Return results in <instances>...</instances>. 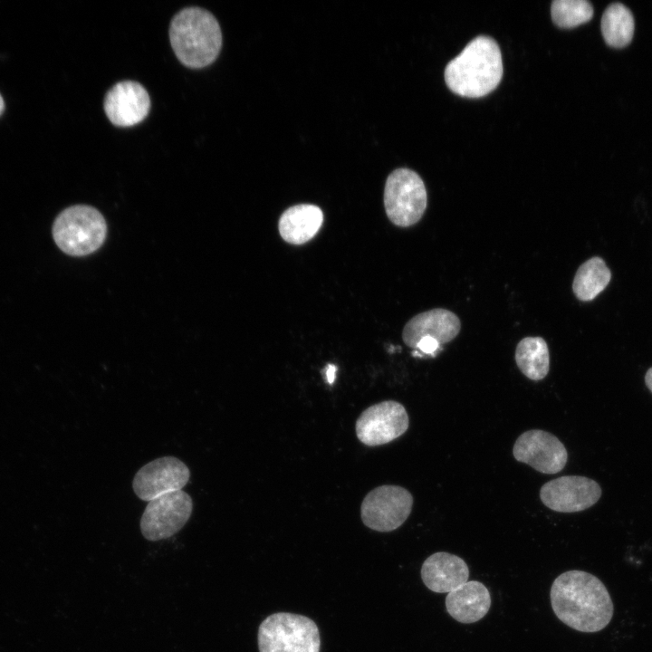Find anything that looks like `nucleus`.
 Wrapping results in <instances>:
<instances>
[{
    "label": "nucleus",
    "mask_w": 652,
    "mask_h": 652,
    "mask_svg": "<svg viewBox=\"0 0 652 652\" xmlns=\"http://www.w3.org/2000/svg\"><path fill=\"white\" fill-rule=\"evenodd\" d=\"M551 604L557 618L580 632H598L610 622L613 603L610 595L594 575L582 570H568L553 581Z\"/></svg>",
    "instance_id": "nucleus-1"
},
{
    "label": "nucleus",
    "mask_w": 652,
    "mask_h": 652,
    "mask_svg": "<svg viewBox=\"0 0 652 652\" xmlns=\"http://www.w3.org/2000/svg\"><path fill=\"white\" fill-rule=\"evenodd\" d=\"M503 76L502 55L497 43L480 35L472 40L446 67L445 81L455 94L483 97L494 91Z\"/></svg>",
    "instance_id": "nucleus-2"
},
{
    "label": "nucleus",
    "mask_w": 652,
    "mask_h": 652,
    "mask_svg": "<svg viewBox=\"0 0 652 652\" xmlns=\"http://www.w3.org/2000/svg\"><path fill=\"white\" fill-rule=\"evenodd\" d=\"M169 39L177 59L187 67L211 64L222 46V33L216 17L200 7H187L171 20Z\"/></svg>",
    "instance_id": "nucleus-3"
},
{
    "label": "nucleus",
    "mask_w": 652,
    "mask_h": 652,
    "mask_svg": "<svg viewBox=\"0 0 652 652\" xmlns=\"http://www.w3.org/2000/svg\"><path fill=\"white\" fill-rule=\"evenodd\" d=\"M57 246L72 256H84L98 250L107 235V224L96 208L75 205L62 210L53 225Z\"/></svg>",
    "instance_id": "nucleus-4"
},
{
    "label": "nucleus",
    "mask_w": 652,
    "mask_h": 652,
    "mask_svg": "<svg viewBox=\"0 0 652 652\" xmlns=\"http://www.w3.org/2000/svg\"><path fill=\"white\" fill-rule=\"evenodd\" d=\"M260 652H320V632L308 617L278 612L268 616L259 626Z\"/></svg>",
    "instance_id": "nucleus-5"
},
{
    "label": "nucleus",
    "mask_w": 652,
    "mask_h": 652,
    "mask_svg": "<svg viewBox=\"0 0 652 652\" xmlns=\"http://www.w3.org/2000/svg\"><path fill=\"white\" fill-rule=\"evenodd\" d=\"M427 205L425 184L415 171L398 168L389 174L384 189V206L395 225L408 227L417 224Z\"/></svg>",
    "instance_id": "nucleus-6"
},
{
    "label": "nucleus",
    "mask_w": 652,
    "mask_h": 652,
    "mask_svg": "<svg viewBox=\"0 0 652 652\" xmlns=\"http://www.w3.org/2000/svg\"><path fill=\"white\" fill-rule=\"evenodd\" d=\"M412 507L409 491L399 485L385 484L368 493L361 503L360 517L369 529L388 532L406 522Z\"/></svg>",
    "instance_id": "nucleus-7"
},
{
    "label": "nucleus",
    "mask_w": 652,
    "mask_h": 652,
    "mask_svg": "<svg viewBox=\"0 0 652 652\" xmlns=\"http://www.w3.org/2000/svg\"><path fill=\"white\" fill-rule=\"evenodd\" d=\"M193 511L191 496L180 490L149 501L140 519L143 537L151 542L169 538L179 532Z\"/></svg>",
    "instance_id": "nucleus-8"
},
{
    "label": "nucleus",
    "mask_w": 652,
    "mask_h": 652,
    "mask_svg": "<svg viewBox=\"0 0 652 652\" xmlns=\"http://www.w3.org/2000/svg\"><path fill=\"white\" fill-rule=\"evenodd\" d=\"M408 426L404 406L395 400H385L366 408L358 417L355 430L362 444L377 446L399 437Z\"/></svg>",
    "instance_id": "nucleus-9"
},
{
    "label": "nucleus",
    "mask_w": 652,
    "mask_h": 652,
    "mask_svg": "<svg viewBox=\"0 0 652 652\" xmlns=\"http://www.w3.org/2000/svg\"><path fill=\"white\" fill-rule=\"evenodd\" d=\"M190 471L175 456H163L143 465L134 475L132 488L142 501L180 491L188 483Z\"/></svg>",
    "instance_id": "nucleus-10"
},
{
    "label": "nucleus",
    "mask_w": 652,
    "mask_h": 652,
    "mask_svg": "<svg viewBox=\"0 0 652 652\" xmlns=\"http://www.w3.org/2000/svg\"><path fill=\"white\" fill-rule=\"evenodd\" d=\"M601 496L599 484L588 477L565 475L545 483L540 498L549 509L559 513H576L595 504Z\"/></svg>",
    "instance_id": "nucleus-11"
},
{
    "label": "nucleus",
    "mask_w": 652,
    "mask_h": 652,
    "mask_svg": "<svg viewBox=\"0 0 652 652\" xmlns=\"http://www.w3.org/2000/svg\"><path fill=\"white\" fill-rule=\"evenodd\" d=\"M513 455L518 462L548 475L561 471L568 460L567 450L558 437L541 429L520 435L514 442Z\"/></svg>",
    "instance_id": "nucleus-12"
},
{
    "label": "nucleus",
    "mask_w": 652,
    "mask_h": 652,
    "mask_svg": "<svg viewBox=\"0 0 652 652\" xmlns=\"http://www.w3.org/2000/svg\"><path fill=\"white\" fill-rule=\"evenodd\" d=\"M104 110L110 122L118 127H129L142 121L150 109L147 90L139 82L123 81L106 93Z\"/></svg>",
    "instance_id": "nucleus-13"
},
{
    "label": "nucleus",
    "mask_w": 652,
    "mask_h": 652,
    "mask_svg": "<svg viewBox=\"0 0 652 652\" xmlns=\"http://www.w3.org/2000/svg\"><path fill=\"white\" fill-rule=\"evenodd\" d=\"M461 322L453 312L436 308L411 318L405 325L402 339L406 345L415 349L423 338H431L443 345L459 333Z\"/></svg>",
    "instance_id": "nucleus-14"
},
{
    "label": "nucleus",
    "mask_w": 652,
    "mask_h": 652,
    "mask_svg": "<svg viewBox=\"0 0 652 652\" xmlns=\"http://www.w3.org/2000/svg\"><path fill=\"white\" fill-rule=\"evenodd\" d=\"M420 573L428 590L449 593L468 581L469 568L462 558L446 551H437L425 560Z\"/></svg>",
    "instance_id": "nucleus-15"
},
{
    "label": "nucleus",
    "mask_w": 652,
    "mask_h": 652,
    "mask_svg": "<svg viewBox=\"0 0 652 652\" xmlns=\"http://www.w3.org/2000/svg\"><path fill=\"white\" fill-rule=\"evenodd\" d=\"M491 607L488 589L478 580H468L446 597L449 615L461 623H474L483 618Z\"/></svg>",
    "instance_id": "nucleus-16"
},
{
    "label": "nucleus",
    "mask_w": 652,
    "mask_h": 652,
    "mask_svg": "<svg viewBox=\"0 0 652 652\" xmlns=\"http://www.w3.org/2000/svg\"><path fill=\"white\" fill-rule=\"evenodd\" d=\"M323 214L320 207L300 204L287 208L281 216L278 229L282 238L292 244H302L320 230Z\"/></svg>",
    "instance_id": "nucleus-17"
},
{
    "label": "nucleus",
    "mask_w": 652,
    "mask_h": 652,
    "mask_svg": "<svg viewBox=\"0 0 652 652\" xmlns=\"http://www.w3.org/2000/svg\"><path fill=\"white\" fill-rule=\"evenodd\" d=\"M600 28L608 46L617 49L628 46L635 31L632 12L621 3L610 4L602 14Z\"/></svg>",
    "instance_id": "nucleus-18"
},
{
    "label": "nucleus",
    "mask_w": 652,
    "mask_h": 652,
    "mask_svg": "<svg viewBox=\"0 0 652 652\" xmlns=\"http://www.w3.org/2000/svg\"><path fill=\"white\" fill-rule=\"evenodd\" d=\"M514 359L521 372L529 379L542 380L549 372V349L541 337L522 339L516 346Z\"/></svg>",
    "instance_id": "nucleus-19"
},
{
    "label": "nucleus",
    "mask_w": 652,
    "mask_h": 652,
    "mask_svg": "<svg viewBox=\"0 0 652 652\" xmlns=\"http://www.w3.org/2000/svg\"><path fill=\"white\" fill-rule=\"evenodd\" d=\"M610 279L611 273L604 260L591 257L578 268L572 282L573 293L578 300L590 302L607 287Z\"/></svg>",
    "instance_id": "nucleus-20"
},
{
    "label": "nucleus",
    "mask_w": 652,
    "mask_h": 652,
    "mask_svg": "<svg viewBox=\"0 0 652 652\" xmlns=\"http://www.w3.org/2000/svg\"><path fill=\"white\" fill-rule=\"evenodd\" d=\"M551 18L561 28H572L588 23L593 16V7L586 0H555L551 7Z\"/></svg>",
    "instance_id": "nucleus-21"
},
{
    "label": "nucleus",
    "mask_w": 652,
    "mask_h": 652,
    "mask_svg": "<svg viewBox=\"0 0 652 652\" xmlns=\"http://www.w3.org/2000/svg\"><path fill=\"white\" fill-rule=\"evenodd\" d=\"M336 369L337 368L332 364H329L327 366L326 376L329 383H332L334 381Z\"/></svg>",
    "instance_id": "nucleus-22"
},
{
    "label": "nucleus",
    "mask_w": 652,
    "mask_h": 652,
    "mask_svg": "<svg viewBox=\"0 0 652 652\" xmlns=\"http://www.w3.org/2000/svg\"><path fill=\"white\" fill-rule=\"evenodd\" d=\"M645 382L648 389L652 392V368H650L645 375Z\"/></svg>",
    "instance_id": "nucleus-23"
},
{
    "label": "nucleus",
    "mask_w": 652,
    "mask_h": 652,
    "mask_svg": "<svg viewBox=\"0 0 652 652\" xmlns=\"http://www.w3.org/2000/svg\"><path fill=\"white\" fill-rule=\"evenodd\" d=\"M5 110V102L2 95L0 94V115L3 113Z\"/></svg>",
    "instance_id": "nucleus-24"
}]
</instances>
